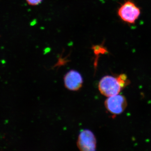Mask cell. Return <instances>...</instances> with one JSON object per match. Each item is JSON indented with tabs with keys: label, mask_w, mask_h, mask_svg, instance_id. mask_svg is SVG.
Here are the masks:
<instances>
[{
	"label": "cell",
	"mask_w": 151,
	"mask_h": 151,
	"mask_svg": "<svg viewBox=\"0 0 151 151\" xmlns=\"http://www.w3.org/2000/svg\"><path fill=\"white\" fill-rule=\"evenodd\" d=\"M42 0H26L29 5L31 6H37L40 4Z\"/></svg>",
	"instance_id": "cell-6"
},
{
	"label": "cell",
	"mask_w": 151,
	"mask_h": 151,
	"mask_svg": "<svg viewBox=\"0 0 151 151\" xmlns=\"http://www.w3.org/2000/svg\"><path fill=\"white\" fill-rule=\"evenodd\" d=\"M77 145L80 151H96L97 142L93 132L88 129L81 131L78 135Z\"/></svg>",
	"instance_id": "cell-4"
},
{
	"label": "cell",
	"mask_w": 151,
	"mask_h": 151,
	"mask_svg": "<svg viewBox=\"0 0 151 151\" xmlns=\"http://www.w3.org/2000/svg\"><path fill=\"white\" fill-rule=\"evenodd\" d=\"M105 108L108 113L113 116H116L123 113L127 107L126 97L121 94L108 97L105 102Z\"/></svg>",
	"instance_id": "cell-2"
},
{
	"label": "cell",
	"mask_w": 151,
	"mask_h": 151,
	"mask_svg": "<svg viewBox=\"0 0 151 151\" xmlns=\"http://www.w3.org/2000/svg\"><path fill=\"white\" fill-rule=\"evenodd\" d=\"M140 14V10L134 3L128 1L118 10V15L122 20L129 24L135 23Z\"/></svg>",
	"instance_id": "cell-3"
},
{
	"label": "cell",
	"mask_w": 151,
	"mask_h": 151,
	"mask_svg": "<svg viewBox=\"0 0 151 151\" xmlns=\"http://www.w3.org/2000/svg\"><path fill=\"white\" fill-rule=\"evenodd\" d=\"M129 83L127 75L124 73L117 76L106 75L100 79L98 89L101 94L108 97L119 94Z\"/></svg>",
	"instance_id": "cell-1"
},
{
	"label": "cell",
	"mask_w": 151,
	"mask_h": 151,
	"mask_svg": "<svg viewBox=\"0 0 151 151\" xmlns=\"http://www.w3.org/2000/svg\"><path fill=\"white\" fill-rule=\"evenodd\" d=\"M64 83L65 87L68 90L78 91L83 85V77L77 70H70L64 76Z\"/></svg>",
	"instance_id": "cell-5"
}]
</instances>
